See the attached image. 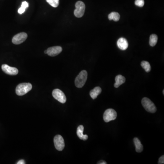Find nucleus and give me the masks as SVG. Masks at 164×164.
<instances>
[{
	"label": "nucleus",
	"mask_w": 164,
	"mask_h": 164,
	"mask_svg": "<svg viewBox=\"0 0 164 164\" xmlns=\"http://www.w3.org/2000/svg\"><path fill=\"white\" fill-rule=\"evenodd\" d=\"M108 18L110 20H113L115 22H118L120 19V15L118 12H112L109 14Z\"/></svg>",
	"instance_id": "16"
},
{
	"label": "nucleus",
	"mask_w": 164,
	"mask_h": 164,
	"mask_svg": "<svg viewBox=\"0 0 164 164\" xmlns=\"http://www.w3.org/2000/svg\"><path fill=\"white\" fill-rule=\"evenodd\" d=\"M117 45L119 49L122 50H125L127 49L128 44L127 41L125 38H121L117 41Z\"/></svg>",
	"instance_id": "11"
},
{
	"label": "nucleus",
	"mask_w": 164,
	"mask_h": 164,
	"mask_svg": "<svg viewBox=\"0 0 164 164\" xmlns=\"http://www.w3.org/2000/svg\"><path fill=\"white\" fill-rule=\"evenodd\" d=\"M164 163V156L162 155L159 159V161H158V164H162Z\"/></svg>",
	"instance_id": "22"
},
{
	"label": "nucleus",
	"mask_w": 164,
	"mask_h": 164,
	"mask_svg": "<svg viewBox=\"0 0 164 164\" xmlns=\"http://www.w3.org/2000/svg\"><path fill=\"white\" fill-rule=\"evenodd\" d=\"M142 104L147 111L150 113H155L156 108L155 105L147 98H144L142 101Z\"/></svg>",
	"instance_id": "3"
},
{
	"label": "nucleus",
	"mask_w": 164,
	"mask_h": 164,
	"mask_svg": "<svg viewBox=\"0 0 164 164\" xmlns=\"http://www.w3.org/2000/svg\"><path fill=\"white\" fill-rule=\"evenodd\" d=\"M54 144L56 149L58 151H62L65 146L64 139L60 135H57L54 138Z\"/></svg>",
	"instance_id": "7"
},
{
	"label": "nucleus",
	"mask_w": 164,
	"mask_h": 164,
	"mask_svg": "<svg viewBox=\"0 0 164 164\" xmlns=\"http://www.w3.org/2000/svg\"><path fill=\"white\" fill-rule=\"evenodd\" d=\"M88 73L86 70H82L75 80V84L78 88H81L84 86L87 81Z\"/></svg>",
	"instance_id": "2"
},
{
	"label": "nucleus",
	"mask_w": 164,
	"mask_h": 164,
	"mask_svg": "<svg viewBox=\"0 0 164 164\" xmlns=\"http://www.w3.org/2000/svg\"><path fill=\"white\" fill-rule=\"evenodd\" d=\"M32 84L30 83H22L17 86L16 89V93L18 96L25 95L32 89Z\"/></svg>",
	"instance_id": "1"
},
{
	"label": "nucleus",
	"mask_w": 164,
	"mask_h": 164,
	"mask_svg": "<svg viewBox=\"0 0 164 164\" xmlns=\"http://www.w3.org/2000/svg\"><path fill=\"white\" fill-rule=\"evenodd\" d=\"M98 164H107V162L106 161H104V160H101L100 161H99V162L97 163Z\"/></svg>",
	"instance_id": "24"
},
{
	"label": "nucleus",
	"mask_w": 164,
	"mask_h": 164,
	"mask_svg": "<svg viewBox=\"0 0 164 164\" xmlns=\"http://www.w3.org/2000/svg\"><path fill=\"white\" fill-rule=\"evenodd\" d=\"M135 5L139 7H143L144 6V0H136Z\"/></svg>",
	"instance_id": "20"
},
{
	"label": "nucleus",
	"mask_w": 164,
	"mask_h": 164,
	"mask_svg": "<svg viewBox=\"0 0 164 164\" xmlns=\"http://www.w3.org/2000/svg\"><path fill=\"white\" fill-rule=\"evenodd\" d=\"M46 1L54 7H57L60 4V0H46Z\"/></svg>",
	"instance_id": "19"
},
{
	"label": "nucleus",
	"mask_w": 164,
	"mask_h": 164,
	"mask_svg": "<svg viewBox=\"0 0 164 164\" xmlns=\"http://www.w3.org/2000/svg\"><path fill=\"white\" fill-rule=\"evenodd\" d=\"M134 142L136 146V151L138 153L142 152L143 150V146L139 139L138 138H134Z\"/></svg>",
	"instance_id": "15"
},
{
	"label": "nucleus",
	"mask_w": 164,
	"mask_h": 164,
	"mask_svg": "<svg viewBox=\"0 0 164 164\" xmlns=\"http://www.w3.org/2000/svg\"><path fill=\"white\" fill-rule=\"evenodd\" d=\"M1 69L5 73L8 75H16L18 73V70L17 68L9 66L7 64H3Z\"/></svg>",
	"instance_id": "9"
},
{
	"label": "nucleus",
	"mask_w": 164,
	"mask_h": 164,
	"mask_svg": "<svg viewBox=\"0 0 164 164\" xmlns=\"http://www.w3.org/2000/svg\"><path fill=\"white\" fill-rule=\"evenodd\" d=\"M29 7L28 3L27 1H24L23 2H22V6H21V7L22 8H24L26 10L27 8Z\"/></svg>",
	"instance_id": "21"
},
{
	"label": "nucleus",
	"mask_w": 164,
	"mask_h": 164,
	"mask_svg": "<svg viewBox=\"0 0 164 164\" xmlns=\"http://www.w3.org/2000/svg\"><path fill=\"white\" fill-rule=\"evenodd\" d=\"M141 66L145 70L146 72L148 73L150 71L151 66H150V64L148 62L143 61L141 63Z\"/></svg>",
	"instance_id": "18"
},
{
	"label": "nucleus",
	"mask_w": 164,
	"mask_h": 164,
	"mask_svg": "<svg viewBox=\"0 0 164 164\" xmlns=\"http://www.w3.org/2000/svg\"><path fill=\"white\" fill-rule=\"evenodd\" d=\"M115 83L114 84V86L116 88H119L121 85L125 83L126 82V78L125 77L121 75H118L115 78Z\"/></svg>",
	"instance_id": "13"
},
{
	"label": "nucleus",
	"mask_w": 164,
	"mask_h": 164,
	"mask_svg": "<svg viewBox=\"0 0 164 164\" xmlns=\"http://www.w3.org/2000/svg\"><path fill=\"white\" fill-rule=\"evenodd\" d=\"M163 95H164V90H163Z\"/></svg>",
	"instance_id": "27"
},
{
	"label": "nucleus",
	"mask_w": 164,
	"mask_h": 164,
	"mask_svg": "<svg viewBox=\"0 0 164 164\" xmlns=\"http://www.w3.org/2000/svg\"><path fill=\"white\" fill-rule=\"evenodd\" d=\"M52 96L56 100L62 104L66 102V97L63 92L59 89H55L52 93Z\"/></svg>",
	"instance_id": "6"
},
{
	"label": "nucleus",
	"mask_w": 164,
	"mask_h": 164,
	"mask_svg": "<svg viewBox=\"0 0 164 164\" xmlns=\"http://www.w3.org/2000/svg\"><path fill=\"white\" fill-rule=\"evenodd\" d=\"M116 112L112 109H109L105 111L103 116L104 121L105 122H109L110 121L114 120L117 118Z\"/></svg>",
	"instance_id": "5"
},
{
	"label": "nucleus",
	"mask_w": 164,
	"mask_h": 164,
	"mask_svg": "<svg viewBox=\"0 0 164 164\" xmlns=\"http://www.w3.org/2000/svg\"><path fill=\"white\" fill-rule=\"evenodd\" d=\"M62 50L61 46H52L46 50V54L51 57L56 56L57 55L60 54Z\"/></svg>",
	"instance_id": "10"
},
{
	"label": "nucleus",
	"mask_w": 164,
	"mask_h": 164,
	"mask_svg": "<svg viewBox=\"0 0 164 164\" xmlns=\"http://www.w3.org/2000/svg\"><path fill=\"white\" fill-rule=\"evenodd\" d=\"M25 9L24 8H22V7H20L18 10V12L19 14H22L24 13L25 12Z\"/></svg>",
	"instance_id": "23"
},
{
	"label": "nucleus",
	"mask_w": 164,
	"mask_h": 164,
	"mask_svg": "<svg viewBox=\"0 0 164 164\" xmlns=\"http://www.w3.org/2000/svg\"><path fill=\"white\" fill-rule=\"evenodd\" d=\"M28 34L25 33H21L17 34L14 36L12 39V43L18 45L23 43L27 39Z\"/></svg>",
	"instance_id": "8"
},
{
	"label": "nucleus",
	"mask_w": 164,
	"mask_h": 164,
	"mask_svg": "<svg viewBox=\"0 0 164 164\" xmlns=\"http://www.w3.org/2000/svg\"><path fill=\"white\" fill-rule=\"evenodd\" d=\"M44 53H45V54H46V50L45 51H44Z\"/></svg>",
	"instance_id": "26"
},
{
	"label": "nucleus",
	"mask_w": 164,
	"mask_h": 164,
	"mask_svg": "<svg viewBox=\"0 0 164 164\" xmlns=\"http://www.w3.org/2000/svg\"><path fill=\"white\" fill-rule=\"evenodd\" d=\"M83 131H84V127L82 125L79 126L78 127L77 130V134L80 139L86 140L88 139V136H87V134H85V135L83 134Z\"/></svg>",
	"instance_id": "12"
},
{
	"label": "nucleus",
	"mask_w": 164,
	"mask_h": 164,
	"mask_svg": "<svg viewBox=\"0 0 164 164\" xmlns=\"http://www.w3.org/2000/svg\"><path fill=\"white\" fill-rule=\"evenodd\" d=\"M101 91H102V89H101L100 87H95L94 89H92V90H91V91H90V96H91V98H92L93 99H95L97 98L98 95L100 94V93H101Z\"/></svg>",
	"instance_id": "14"
},
{
	"label": "nucleus",
	"mask_w": 164,
	"mask_h": 164,
	"mask_svg": "<svg viewBox=\"0 0 164 164\" xmlns=\"http://www.w3.org/2000/svg\"><path fill=\"white\" fill-rule=\"evenodd\" d=\"M17 164H25V161L23 160H21L17 163Z\"/></svg>",
	"instance_id": "25"
},
{
	"label": "nucleus",
	"mask_w": 164,
	"mask_h": 164,
	"mask_svg": "<svg viewBox=\"0 0 164 164\" xmlns=\"http://www.w3.org/2000/svg\"><path fill=\"white\" fill-rule=\"evenodd\" d=\"M158 41V37L156 34H152L149 38V45L151 46H154L156 45Z\"/></svg>",
	"instance_id": "17"
},
{
	"label": "nucleus",
	"mask_w": 164,
	"mask_h": 164,
	"mask_svg": "<svg viewBox=\"0 0 164 164\" xmlns=\"http://www.w3.org/2000/svg\"><path fill=\"white\" fill-rule=\"evenodd\" d=\"M75 7L76 9L74 11V14L75 17L78 18L82 17L85 12V4L83 1H78L75 4Z\"/></svg>",
	"instance_id": "4"
}]
</instances>
